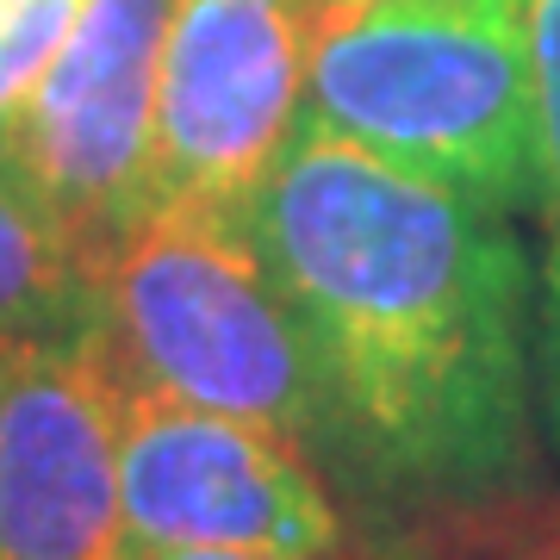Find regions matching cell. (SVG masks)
Segmentation results:
<instances>
[{
  "instance_id": "8992f818",
  "label": "cell",
  "mask_w": 560,
  "mask_h": 560,
  "mask_svg": "<svg viewBox=\"0 0 560 560\" xmlns=\"http://www.w3.org/2000/svg\"><path fill=\"white\" fill-rule=\"evenodd\" d=\"M318 0H175L156 69L150 212L249 206L305 113Z\"/></svg>"
},
{
  "instance_id": "5b68a950",
  "label": "cell",
  "mask_w": 560,
  "mask_h": 560,
  "mask_svg": "<svg viewBox=\"0 0 560 560\" xmlns=\"http://www.w3.org/2000/svg\"><path fill=\"white\" fill-rule=\"evenodd\" d=\"M119 511L125 548L324 560L355 541L312 448L138 381H125L119 418Z\"/></svg>"
},
{
  "instance_id": "7c38bea8",
  "label": "cell",
  "mask_w": 560,
  "mask_h": 560,
  "mask_svg": "<svg viewBox=\"0 0 560 560\" xmlns=\"http://www.w3.org/2000/svg\"><path fill=\"white\" fill-rule=\"evenodd\" d=\"M324 560H423V555H411L405 541H386V536H355V541H342L337 555H324Z\"/></svg>"
},
{
  "instance_id": "6da1fadb",
  "label": "cell",
  "mask_w": 560,
  "mask_h": 560,
  "mask_svg": "<svg viewBox=\"0 0 560 560\" xmlns=\"http://www.w3.org/2000/svg\"><path fill=\"white\" fill-rule=\"evenodd\" d=\"M342 511L423 560L541 517L536 261L480 206L300 113L249 200Z\"/></svg>"
},
{
  "instance_id": "277c9868",
  "label": "cell",
  "mask_w": 560,
  "mask_h": 560,
  "mask_svg": "<svg viewBox=\"0 0 560 560\" xmlns=\"http://www.w3.org/2000/svg\"><path fill=\"white\" fill-rule=\"evenodd\" d=\"M168 13L175 0H88L0 125V180H13L94 268H106L113 243L150 212Z\"/></svg>"
},
{
  "instance_id": "ba28073f",
  "label": "cell",
  "mask_w": 560,
  "mask_h": 560,
  "mask_svg": "<svg viewBox=\"0 0 560 560\" xmlns=\"http://www.w3.org/2000/svg\"><path fill=\"white\" fill-rule=\"evenodd\" d=\"M529 261H536V418L560 467V0H529Z\"/></svg>"
},
{
  "instance_id": "8fae6325",
  "label": "cell",
  "mask_w": 560,
  "mask_h": 560,
  "mask_svg": "<svg viewBox=\"0 0 560 560\" xmlns=\"http://www.w3.org/2000/svg\"><path fill=\"white\" fill-rule=\"evenodd\" d=\"M442 560H560V523H548V511L517 529H504L492 541H474L460 555H442Z\"/></svg>"
},
{
  "instance_id": "3957f363",
  "label": "cell",
  "mask_w": 560,
  "mask_h": 560,
  "mask_svg": "<svg viewBox=\"0 0 560 560\" xmlns=\"http://www.w3.org/2000/svg\"><path fill=\"white\" fill-rule=\"evenodd\" d=\"M101 318L125 381L318 455L312 361L249 231V206L143 212L101 268Z\"/></svg>"
},
{
  "instance_id": "9c48e42d",
  "label": "cell",
  "mask_w": 560,
  "mask_h": 560,
  "mask_svg": "<svg viewBox=\"0 0 560 560\" xmlns=\"http://www.w3.org/2000/svg\"><path fill=\"white\" fill-rule=\"evenodd\" d=\"M101 324V268L0 180V349L81 337Z\"/></svg>"
},
{
  "instance_id": "52a82bcc",
  "label": "cell",
  "mask_w": 560,
  "mask_h": 560,
  "mask_svg": "<svg viewBox=\"0 0 560 560\" xmlns=\"http://www.w3.org/2000/svg\"><path fill=\"white\" fill-rule=\"evenodd\" d=\"M125 368L106 318L0 349V560H119Z\"/></svg>"
},
{
  "instance_id": "7a4b0ae2",
  "label": "cell",
  "mask_w": 560,
  "mask_h": 560,
  "mask_svg": "<svg viewBox=\"0 0 560 560\" xmlns=\"http://www.w3.org/2000/svg\"><path fill=\"white\" fill-rule=\"evenodd\" d=\"M305 119L529 212V0H318Z\"/></svg>"
},
{
  "instance_id": "4fadbf2b",
  "label": "cell",
  "mask_w": 560,
  "mask_h": 560,
  "mask_svg": "<svg viewBox=\"0 0 560 560\" xmlns=\"http://www.w3.org/2000/svg\"><path fill=\"white\" fill-rule=\"evenodd\" d=\"M119 560H275V555H224V548H125Z\"/></svg>"
},
{
  "instance_id": "30bf717a",
  "label": "cell",
  "mask_w": 560,
  "mask_h": 560,
  "mask_svg": "<svg viewBox=\"0 0 560 560\" xmlns=\"http://www.w3.org/2000/svg\"><path fill=\"white\" fill-rule=\"evenodd\" d=\"M81 7L88 0H0V125L13 119L25 88L57 57V44L69 38Z\"/></svg>"
}]
</instances>
